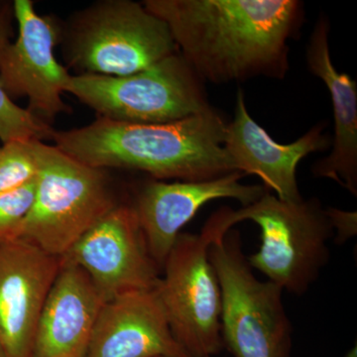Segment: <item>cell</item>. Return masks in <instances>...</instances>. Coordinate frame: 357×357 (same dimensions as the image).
<instances>
[{"instance_id": "obj_14", "label": "cell", "mask_w": 357, "mask_h": 357, "mask_svg": "<svg viewBox=\"0 0 357 357\" xmlns=\"http://www.w3.org/2000/svg\"><path fill=\"white\" fill-rule=\"evenodd\" d=\"M35 331L32 357H84L107 303L88 274L61 257Z\"/></svg>"}, {"instance_id": "obj_8", "label": "cell", "mask_w": 357, "mask_h": 357, "mask_svg": "<svg viewBox=\"0 0 357 357\" xmlns=\"http://www.w3.org/2000/svg\"><path fill=\"white\" fill-rule=\"evenodd\" d=\"M211 241L204 229L181 232L156 288L174 337L191 357H213L223 349L222 295L208 256Z\"/></svg>"}, {"instance_id": "obj_20", "label": "cell", "mask_w": 357, "mask_h": 357, "mask_svg": "<svg viewBox=\"0 0 357 357\" xmlns=\"http://www.w3.org/2000/svg\"><path fill=\"white\" fill-rule=\"evenodd\" d=\"M326 215L333 230V241L342 244L349 241L357 234V213L356 211H344L335 208H326Z\"/></svg>"}, {"instance_id": "obj_12", "label": "cell", "mask_w": 357, "mask_h": 357, "mask_svg": "<svg viewBox=\"0 0 357 357\" xmlns=\"http://www.w3.org/2000/svg\"><path fill=\"white\" fill-rule=\"evenodd\" d=\"M61 262L23 239L0 241V344L6 357H32L40 312Z\"/></svg>"}, {"instance_id": "obj_3", "label": "cell", "mask_w": 357, "mask_h": 357, "mask_svg": "<svg viewBox=\"0 0 357 357\" xmlns=\"http://www.w3.org/2000/svg\"><path fill=\"white\" fill-rule=\"evenodd\" d=\"M215 213L227 231L245 220L259 227L261 244L248 257L249 264L283 291L304 295L330 262L333 230L318 198L289 203L267 190L249 206H222Z\"/></svg>"}, {"instance_id": "obj_21", "label": "cell", "mask_w": 357, "mask_h": 357, "mask_svg": "<svg viewBox=\"0 0 357 357\" xmlns=\"http://www.w3.org/2000/svg\"><path fill=\"white\" fill-rule=\"evenodd\" d=\"M0 357H6V352L2 349L1 344H0Z\"/></svg>"}, {"instance_id": "obj_7", "label": "cell", "mask_w": 357, "mask_h": 357, "mask_svg": "<svg viewBox=\"0 0 357 357\" xmlns=\"http://www.w3.org/2000/svg\"><path fill=\"white\" fill-rule=\"evenodd\" d=\"M204 84L177 52L128 76L70 75L66 93L76 96L102 119L162 124L213 109Z\"/></svg>"}, {"instance_id": "obj_10", "label": "cell", "mask_w": 357, "mask_h": 357, "mask_svg": "<svg viewBox=\"0 0 357 357\" xmlns=\"http://www.w3.org/2000/svg\"><path fill=\"white\" fill-rule=\"evenodd\" d=\"M62 258L81 267L107 302L154 290L161 278L131 204L115 206Z\"/></svg>"}, {"instance_id": "obj_2", "label": "cell", "mask_w": 357, "mask_h": 357, "mask_svg": "<svg viewBox=\"0 0 357 357\" xmlns=\"http://www.w3.org/2000/svg\"><path fill=\"white\" fill-rule=\"evenodd\" d=\"M227 126L215 109L162 124L98 117L83 128L55 130L52 140L93 168L137 171L159 181H206L236 172L223 147Z\"/></svg>"}, {"instance_id": "obj_19", "label": "cell", "mask_w": 357, "mask_h": 357, "mask_svg": "<svg viewBox=\"0 0 357 357\" xmlns=\"http://www.w3.org/2000/svg\"><path fill=\"white\" fill-rule=\"evenodd\" d=\"M36 178L0 194V241L17 238L21 225L34 203Z\"/></svg>"}, {"instance_id": "obj_16", "label": "cell", "mask_w": 357, "mask_h": 357, "mask_svg": "<svg viewBox=\"0 0 357 357\" xmlns=\"http://www.w3.org/2000/svg\"><path fill=\"white\" fill-rule=\"evenodd\" d=\"M331 20L319 14L306 47L307 70L324 82L333 103L335 134L328 156L312 166V175L326 178L357 196V84L333 64Z\"/></svg>"}, {"instance_id": "obj_5", "label": "cell", "mask_w": 357, "mask_h": 357, "mask_svg": "<svg viewBox=\"0 0 357 357\" xmlns=\"http://www.w3.org/2000/svg\"><path fill=\"white\" fill-rule=\"evenodd\" d=\"M38 174L34 203L17 238L62 257L119 201L107 170L72 158L36 141Z\"/></svg>"}, {"instance_id": "obj_18", "label": "cell", "mask_w": 357, "mask_h": 357, "mask_svg": "<svg viewBox=\"0 0 357 357\" xmlns=\"http://www.w3.org/2000/svg\"><path fill=\"white\" fill-rule=\"evenodd\" d=\"M37 174L36 141H9L0 147V194L31 182Z\"/></svg>"}, {"instance_id": "obj_11", "label": "cell", "mask_w": 357, "mask_h": 357, "mask_svg": "<svg viewBox=\"0 0 357 357\" xmlns=\"http://www.w3.org/2000/svg\"><path fill=\"white\" fill-rule=\"evenodd\" d=\"M243 174L234 172L206 181H149L141 185L131 206L150 255L162 271L181 230L211 201L231 199L243 206L255 203L267 191L261 185L241 182Z\"/></svg>"}, {"instance_id": "obj_15", "label": "cell", "mask_w": 357, "mask_h": 357, "mask_svg": "<svg viewBox=\"0 0 357 357\" xmlns=\"http://www.w3.org/2000/svg\"><path fill=\"white\" fill-rule=\"evenodd\" d=\"M84 357H191L174 337L156 289L107 301Z\"/></svg>"}, {"instance_id": "obj_9", "label": "cell", "mask_w": 357, "mask_h": 357, "mask_svg": "<svg viewBox=\"0 0 357 357\" xmlns=\"http://www.w3.org/2000/svg\"><path fill=\"white\" fill-rule=\"evenodd\" d=\"M13 7L20 34L13 43L0 47V84L10 98L27 96V109L48 124L69 110L62 95L70 74L54 55L61 28L40 16L30 0H15Z\"/></svg>"}, {"instance_id": "obj_4", "label": "cell", "mask_w": 357, "mask_h": 357, "mask_svg": "<svg viewBox=\"0 0 357 357\" xmlns=\"http://www.w3.org/2000/svg\"><path fill=\"white\" fill-rule=\"evenodd\" d=\"M60 43L77 75L128 76L178 52L168 25L132 0H105L75 13Z\"/></svg>"}, {"instance_id": "obj_6", "label": "cell", "mask_w": 357, "mask_h": 357, "mask_svg": "<svg viewBox=\"0 0 357 357\" xmlns=\"http://www.w3.org/2000/svg\"><path fill=\"white\" fill-rule=\"evenodd\" d=\"M208 256L222 289L223 347L234 357H290L293 328L283 289L255 276L241 232L213 237Z\"/></svg>"}, {"instance_id": "obj_13", "label": "cell", "mask_w": 357, "mask_h": 357, "mask_svg": "<svg viewBox=\"0 0 357 357\" xmlns=\"http://www.w3.org/2000/svg\"><path fill=\"white\" fill-rule=\"evenodd\" d=\"M326 126V122H319L290 144L277 143L249 114L243 91L238 89L223 147L236 172L257 176L263 187L275 192L277 198L295 203L304 199L297 180L300 162L332 145V139L325 133Z\"/></svg>"}, {"instance_id": "obj_17", "label": "cell", "mask_w": 357, "mask_h": 357, "mask_svg": "<svg viewBox=\"0 0 357 357\" xmlns=\"http://www.w3.org/2000/svg\"><path fill=\"white\" fill-rule=\"evenodd\" d=\"M13 7L0 6V47L9 41L13 34ZM54 129L35 116L27 109L13 102L0 84V140L2 143L13 140L43 141L51 138Z\"/></svg>"}, {"instance_id": "obj_1", "label": "cell", "mask_w": 357, "mask_h": 357, "mask_svg": "<svg viewBox=\"0 0 357 357\" xmlns=\"http://www.w3.org/2000/svg\"><path fill=\"white\" fill-rule=\"evenodd\" d=\"M168 25L178 53L206 83L283 79L306 20L299 0H145Z\"/></svg>"}]
</instances>
